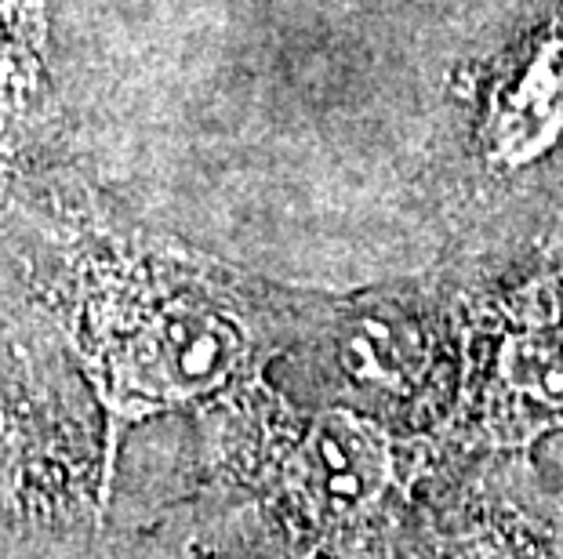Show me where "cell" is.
Masks as SVG:
<instances>
[{"instance_id":"7","label":"cell","mask_w":563,"mask_h":559,"mask_svg":"<svg viewBox=\"0 0 563 559\" xmlns=\"http://www.w3.org/2000/svg\"><path fill=\"white\" fill-rule=\"evenodd\" d=\"M437 559H520V549L512 545L506 530L481 523V527H462L440 538Z\"/></svg>"},{"instance_id":"6","label":"cell","mask_w":563,"mask_h":559,"mask_svg":"<svg viewBox=\"0 0 563 559\" xmlns=\"http://www.w3.org/2000/svg\"><path fill=\"white\" fill-rule=\"evenodd\" d=\"M339 364L353 382L407 396L426 367L422 335L389 316H356L339 338Z\"/></svg>"},{"instance_id":"5","label":"cell","mask_w":563,"mask_h":559,"mask_svg":"<svg viewBox=\"0 0 563 559\" xmlns=\"http://www.w3.org/2000/svg\"><path fill=\"white\" fill-rule=\"evenodd\" d=\"M487 135L495 160L509 168L556 146L563 135V37L545 41L509 91H498Z\"/></svg>"},{"instance_id":"4","label":"cell","mask_w":563,"mask_h":559,"mask_svg":"<svg viewBox=\"0 0 563 559\" xmlns=\"http://www.w3.org/2000/svg\"><path fill=\"white\" fill-rule=\"evenodd\" d=\"M47 102V0H0V160L33 138Z\"/></svg>"},{"instance_id":"3","label":"cell","mask_w":563,"mask_h":559,"mask_svg":"<svg viewBox=\"0 0 563 559\" xmlns=\"http://www.w3.org/2000/svg\"><path fill=\"white\" fill-rule=\"evenodd\" d=\"M302 480L331 516H361L393 483V444L345 407L317 414L302 439Z\"/></svg>"},{"instance_id":"1","label":"cell","mask_w":563,"mask_h":559,"mask_svg":"<svg viewBox=\"0 0 563 559\" xmlns=\"http://www.w3.org/2000/svg\"><path fill=\"white\" fill-rule=\"evenodd\" d=\"M4 186L47 266L52 305L110 418L106 480L117 439L157 411L211 396L241 378L255 353L241 294L222 272L146 236L102 222L69 186Z\"/></svg>"},{"instance_id":"2","label":"cell","mask_w":563,"mask_h":559,"mask_svg":"<svg viewBox=\"0 0 563 559\" xmlns=\"http://www.w3.org/2000/svg\"><path fill=\"white\" fill-rule=\"evenodd\" d=\"M487 396L506 433L538 436L563 425V299L527 305L501 335Z\"/></svg>"}]
</instances>
